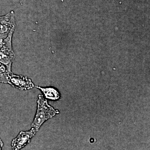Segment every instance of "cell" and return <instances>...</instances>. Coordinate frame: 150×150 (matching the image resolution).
I'll use <instances>...</instances> for the list:
<instances>
[{
	"mask_svg": "<svg viewBox=\"0 0 150 150\" xmlns=\"http://www.w3.org/2000/svg\"><path fill=\"white\" fill-rule=\"evenodd\" d=\"M37 104V111L31 127L38 131L40 126L45 121L53 118L56 114L59 113V111L49 105L47 100L43 98L42 95L38 96Z\"/></svg>",
	"mask_w": 150,
	"mask_h": 150,
	"instance_id": "1",
	"label": "cell"
},
{
	"mask_svg": "<svg viewBox=\"0 0 150 150\" xmlns=\"http://www.w3.org/2000/svg\"><path fill=\"white\" fill-rule=\"evenodd\" d=\"M15 30H12L5 39L0 40V63L11 68L15 58L12 44L13 35Z\"/></svg>",
	"mask_w": 150,
	"mask_h": 150,
	"instance_id": "2",
	"label": "cell"
},
{
	"mask_svg": "<svg viewBox=\"0 0 150 150\" xmlns=\"http://www.w3.org/2000/svg\"><path fill=\"white\" fill-rule=\"evenodd\" d=\"M15 14L13 11L0 16V40L7 37L12 30L15 29Z\"/></svg>",
	"mask_w": 150,
	"mask_h": 150,
	"instance_id": "3",
	"label": "cell"
},
{
	"mask_svg": "<svg viewBox=\"0 0 150 150\" xmlns=\"http://www.w3.org/2000/svg\"><path fill=\"white\" fill-rule=\"evenodd\" d=\"M8 83L20 91L27 90L34 87L32 81L27 77L11 73L8 76Z\"/></svg>",
	"mask_w": 150,
	"mask_h": 150,
	"instance_id": "4",
	"label": "cell"
},
{
	"mask_svg": "<svg viewBox=\"0 0 150 150\" xmlns=\"http://www.w3.org/2000/svg\"><path fill=\"white\" fill-rule=\"evenodd\" d=\"M37 132L33 128L29 131H21L17 137L12 142V150H20L29 144Z\"/></svg>",
	"mask_w": 150,
	"mask_h": 150,
	"instance_id": "5",
	"label": "cell"
},
{
	"mask_svg": "<svg viewBox=\"0 0 150 150\" xmlns=\"http://www.w3.org/2000/svg\"><path fill=\"white\" fill-rule=\"evenodd\" d=\"M36 88L42 92L46 100L51 101H56L60 98L61 94L59 91L54 87L36 86Z\"/></svg>",
	"mask_w": 150,
	"mask_h": 150,
	"instance_id": "6",
	"label": "cell"
},
{
	"mask_svg": "<svg viewBox=\"0 0 150 150\" xmlns=\"http://www.w3.org/2000/svg\"><path fill=\"white\" fill-rule=\"evenodd\" d=\"M11 73V68L0 63V83H8L9 76Z\"/></svg>",
	"mask_w": 150,
	"mask_h": 150,
	"instance_id": "7",
	"label": "cell"
},
{
	"mask_svg": "<svg viewBox=\"0 0 150 150\" xmlns=\"http://www.w3.org/2000/svg\"><path fill=\"white\" fill-rule=\"evenodd\" d=\"M3 145H4V144H3L2 141L0 139V150H1V148L3 146Z\"/></svg>",
	"mask_w": 150,
	"mask_h": 150,
	"instance_id": "8",
	"label": "cell"
}]
</instances>
